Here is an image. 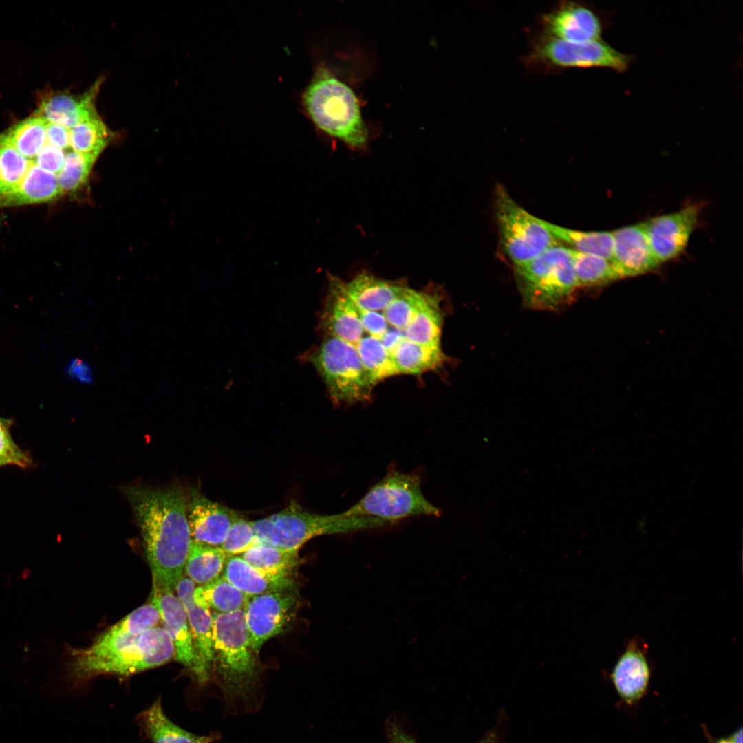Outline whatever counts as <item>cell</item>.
<instances>
[{"instance_id": "obj_1", "label": "cell", "mask_w": 743, "mask_h": 743, "mask_svg": "<svg viewBox=\"0 0 743 743\" xmlns=\"http://www.w3.org/2000/svg\"><path fill=\"white\" fill-rule=\"evenodd\" d=\"M141 530L153 590L174 592L182 577L191 537L187 499L179 486L123 488Z\"/></svg>"}, {"instance_id": "obj_2", "label": "cell", "mask_w": 743, "mask_h": 743, "mask_svg": "<svg viewBox=\"0 0 743 743\" xmlns=\"http://www.w3.org/2000/svg\"><path fill=\"white\" fill-rule=\"evenodd\" d=\"M303 106L314 124L355 149L365 148L369 130L353 89L320 66L304 91Z\"/></svg>"}, {"instance_id": "obj_3", "label": "cell", "mask_w": 743, "mask_h": 743, "mask_svg": "<svg viewBox=\"0 0 743 743\" xmlns=\"http://www.w3.org/2000/svg\"><path fill=\"white\" fill-rule=\"evenodd\" d=\"M174 656L168 632L155 627L100 654L88 655L80 649L73 650L69 676L76 682L101 674L125 678L164 665Z\"/></svg>"}, {"instance_id": "obj_4", "label": "cell", "mask_w": 743, "mask_h": 743, "mask_svg": "<svg viewBox=\"0 0 743 743\" xmlns=\"http://www.w3.org/2000/svg\"><path fill=\"white\" fill-rule=\"evenodd\" d=\"M252 522L260 543L292 550H299L308 541L322 535L387 526L379 519L349 515L345 511L334 515L312 513L295 501L277 513Z\"/></svg>"}, {"instance_id": "obj_5", "label": "cell", "mask_w": 743, "mask_h": 743, "mask_svg": "<svg viewBox=\"0 0 743 743\" xmlns=\"http://www.w3.org/2000/svg\"><path fill=\"white\" fill-rule=\"evenodd\" d=\"M213 668L226 698L240 697L252 689L257 662L244 610L212 612Z\"/></svg>"}, {"instance_id": "obj_6", "label": "cell", "mask_w": 743, "mask_h": 743, "mask_svg": "<svg viewBox=\"0 0 743 743\" xmlns=\"http://www.w3.org/2000/svg\"><path fill=\"white\" fill-rule=\"evenodd\" d=\"M514 272L523 303L533 310H557L570 302L579 288L571 250L557 244L514 266Z\"/></svg>"}, {"instance_id": "obj_7", "label": "cell", "mask_w": 743, "mask_h": 743, "mask_svg": "<svg viewBox=\"0 0 743 743\" xmlns=\"http://www.w3.org/2000/svg\"><path fill=\"white\" fill-rule=\"evenodd\" d=\"M633 57L623 54L602 39L570 43L537 33L530 39V48L521 58L530 72L553 74L572 68H608L618 72L627 69Z\"/></svg>"}, {"instance_id": "obj_8", "label": "cell", "mask_w": 743, "mask_h": 743, "mask_svg": "<svg viewBox=\"0 0 743 743\" xmlns=\"http://www.w3.org/2000/svg\"><path fill=\"white\" fill-rule=\"evenodd\" d=\"M345 512L349 515L377 519L387 525L412 516L440 517L441 514L440 510L424 496L418 474L401 473L394 469Z\"/></svg>"}, {"instance_id": "obj_9", "label": "cell", "mask_w": 743, "mask_h": 743, "mask_svg": "<svg viewBox=\"0 0 743 743\" xmlns=\"http://www.w3.org/2000/svg\"><path fill=\"white\" fill-rule=\"evenodd\" d=\"M310 360L324 380L334 403L354 404L369 400L375 385L354 345L328 336L311 354Z\"/></svg>"}, {"instance_id": "obj_10", "label": "cell", "mask_w": 743, "mask_h": 743, "mask_svg": "<svg viewBox=\"0 0 743 743\" xmlns=\"http://www.w3.org/2000/svg\"><path fill=\"white\" fill-rule=\"evenodd\" d=\"M495 216L501 243L513 266L525 263L557 244L543 219L521 207L501 185L496 188Z\"/></svg>"}, {"instance_id": "obj_11", "label": "cell", "mask_w": 743, "mask_h": 743, "mask_svg": "<svg viewBox=\"0 0 743 743\" xmlns=\"http://www.w3.org/2000/svg\"><path fill=\"white\" fill-rule=\"evenodd\" d=\"M607 23L605 15L594 6L561 1L539 15L535 33L570 43H585L602 39Z\"/></svg>"}, {"instance_id": "obj_12", "label": "cell", "mask_w": 743, "mask_h": 743, "mask_svg": "<svg viewBox=\"0 0 743 743\" xmlns=\"http://www.w3.org/2000/svg\"><path fill=\"white\" fill-rule=\"evenodd\" d=\"M297 605V592H272L248 598L244 612L255 653L267 640L286 629Z\"/></svg>"}, {"instance_id": "obj_13", "label": "cell", "mask_w": 743, "mask_h": 743, "mask_svg": "<svg viewBox=\"0 0 743 743\" xmlns=\"http://www.w3.org/2000/svg\"><path fill=\"white\" fill-rule=\"evenodd\" d=\"M175 591L184 607L193 638L197 660L195 680L203 685L209 680L213 669L212 612L197 591L195 583L189 577H182Z\"/></svg>"}, {"instance_id": "obj_14", "label": "cell", "mask_w": 743, "mask_h": 743, "mask_svg": "<svg viewBox=\"0 0 743 743\" xmlns=\"http://www.w3.org/2000/svg\"><path fill=\"white\" fill-rule=\"evenodd\" d=\"M698 205L643 223L652 252L660 264L679 255L685 248L699 215Z\"/></svg>"}, {"instance_id": "obj_15", "label": "cell", "mask_w": 743, "mask_h": 743, "mask_svg": "<svg viewBox=\"0 0 743 743\" xmlns=\"http://www.w3.org/2000/svg\"><path fill=\"white\" fill-rule=\"evenodd\" d=\"M610 678L622 703L633 707L643 699L651 679V667L643 639L634 638L627 644Z\"/></svg>"}, {"instance_id": "obj_16", "label": "cell", "mask_w": 743, "mask_h": 743, "mask_svg": "<svg viewBox=\"0 0 743 743\" xmlns=\"http://www.w3.org/2000/svg\"><path fill=\"white\" fill-rule=\"evenodd\" d=\"M189 500L187 518L191 541L221 547L239 514L208 499L195 488L190 489Z\"/></svg>"}, {"instance_id": "obj_17", "label": "cell", "mask_w": 743, "mask_h": 743, "mask_svg": "<svg viewBox=\"0 0 743 743\" xmlns=\"http://www.w3.org/2000/svg\"><path fill=\"white\" fill-rule=\"evenodd\" d=\"M151 603L158 609L164 629L175 649V660L194 676L197 674V660L184 607L173 592L152 590Z\"/></svg>"}, {"instance_id": "obj_18", "label": "cell", "mask_w": 743, "mask_h": 743, "mask_svg": "<svg viewBox=\"0 0 743 743\" xmlns=\"http://www.w3.org/2000/svg\"><path fill=\"white\" fill-rule=\"evenodd\" d=\"M329 286L321 325L328 336L355 346L364 331L359 308L347 295L343 281L331 277Z\"/></svg>"}, {"instance_id": "obj_19", "label": "cell", "mask_w": 743, "mask_h": 743, "mask_svg": "<svg viewBox=\"0 0 743 743\" xmlns=\"http://www.w3.org/2000/svg\"><path fill=\"white\" fill-rule=\"evenodd\" d=\"M612 236L613 264L621 278L646 273L659 265L650 248L643 223L616 230Z\"/></svg>"}, {"instance_id": "obj_20", "label": "cell", "mask_w": 743, "mask_h": 743, "mask_svg": "<svg viewBox=\"0 0 743 743\" xmlns=\"http://www.w3.org/2000/svg\"><path fill=\"white\" fill-rule=\"evenodd\" d=\"M101 83L98 79L78 96L62 92L47 94L39 103L36 116L69 129L83 120L96 117L98 114L94 100Z\"/></svg>"}, {"instance_id": "obj_21", "label": "cell", "mask_w": 743, "mask_h": 743, "mask_svg": "<svg viewBox=\"0 0 743 743\" xmlns=\"http://www.w3.org/2000/svg\"><path fill=\"white\" fill-rule=\"evenodd\" d=\"M222 575L247 596L278 592H297L292 576L271 574L248 564L239 555L227 556Z\"/></svg>"}, {"instance_id": "obj_22", "label": "cell", "mask_w": 743, "mask_h": 743, "mask_svg": "<svg viewBox=\"0 0 743 743\" xmlns=\"http://www.w3.org/2000/svg\"><path fill=\"white\" fill-rule=\"evenodd\" d=\"M136 720L142 737L152 743H213L220 738L217 732L199 735L178 726L164 713L160 698L140 712Z\"/></svg>"}, {"instance_id": "obj_23", "label": "cell", "mask_w": 743, "mask_h": 743, "mask_svg": "<svg viewBox=\"0 0 743 743\" xmlns=\"http://www.w3.org/2000/svg\"><path fill=\"white\" fill-rule=\"evenodd\" d=\"M407 285L401 281L381 279L369 273L357 274L344 282L345 291L360 310H384L404 290Z\"/></svg>"}, {"instance_id": "obj_24", "label": "cell", "mask_w": 743, "mask_h": 743, "mask_svg": "<svg viewBox=\"0 0 743 743\" xmlns=\"http://www.w3.org/2000/svg\"><path fill=\"white\" fill-rule=\"evenodd\" d=\"M160 620V613L153 604L144 605L106 630L90 647L84 649L91 654L104 652L123 641L155 627Z\"/></svg>"}, {"instance_id": "obj_25", "label": "cell", "mask_w": 743, "mask_h": 743, "mask_svg": "<svg viewBox=\"0 0 743 743\" xmlns=\"http://www.w3.org/2000/svg\"><path fill=\"white\" fill-rule=\"evenodd\" d=\"M63 193L56 175L32 164L19 187L0 201V207L46 202Z\"/></svg>"}, {"instance_id": "obj_26", "label": "cell", "mask_w": 743, "mask_h": 743, "mask_svg": "<svg viewBox=\"0 0 743 743\" xmlns=\"http://www.w3.org/2000/svg\"><path fill=\"white\" fill-rule=\"evenodd\" d=\"M399 374H418L440 367L447 360L440 347L426 345L407 340L392 355Z\"/></svg>"}, {"instance_id": "obj_27", "label": "cell", "mask_w": 743, "mask_h": 743, "mask_svg": "<svg viewBox=\"0 0 743 743\" xmlns=\"http://www.w3.org/2000/svg\"><path fill=\"white\" fill-rule=\"evenodd\" d=\"M547 229L557 240L571 246L581 253L598 256L613 263L612 232L580 231L559 226L543 220Z\"/></svg>"}, {"instance_id": "obj_28", "label": "cell", "mask_w": 743, "mask_h": 743, "mask_svg": "<svg viewBox=\"0 0 743 743\" xmlns=\"http://www.w3.org/2000/svg\"><path fill=\"white\" fill-rule=\"evenodd\" d=\"M226 557L221 547L191 541L184 570L195 584L203 585L221 575Z\"/></svg>"}, {"instance_id": "obj_29", "label": "cell", "mask_w": 743, "mask_h": 743, "mask_svg": "<svg viewBox=\"0 0 743 743\" xmlns=\"http://www.w3.org/2000/svg\"><path fill=\"white\" fill-rule=\"evenodd\" d=\"M253 568L265 573L292 576L301 559L298 550L258 543L239 555Z\"/></svg>"}, {"instance_id": "obj_30", "label": "cell", "mask_w": 743, "mask_h": 743, "mask_svg": "<svg viewBox=\"0 0 743 743\" xmlns=\"http://www.w3.org/2000/svg\"><path fill=\"white\" fill-rule=\"evenodd\" d=\"M442 315L435 295L428 297L411 322L403 331L411 341L431 346L440 347Z\"/></svg>"}, {"instance_id": "obj_31", "label": "cell", "mask_w": 743, "mask_h": 743, "mask_svg": "<svg viewBox=\"0 0 743 743\" xmlns=\"http://www.w3.org/2000/svg\"><path fill=\"white\" fill-rule=\"evenodd\" d=\"M47 121L34 116L10 127L3 135L24 157L31 162L46 142Z\"/></svg>"}, {"instance_id": "obj_32", "label": "cell", "mask_w": 743, "mask_h": 743, "mask_svg": "<svg viewBox=\"0 0 743 743\" xmlns=\"http://www.w3.org/2000/svg\"><path fill=\"white\" fill-rule=\"evenodd\" d=\"M32 164L0 135V201L19 187Z\"/></svg>"}, {"instance_id": "obj_33", "label": "cell", "mask_w": 743, "mask_h": 743, "mask_svg": "<svg viewBox=\"0 0 743 743\" xmlns=\"http://www.w3.org/2000/svg\"><path fill=\"white\" fill-rule=\"evenodd\" d=\"M111 139V132L100 116L83 120L69 129L72 151L100 154Z\"/></svg>"}, {"instance_id": "obj_34", "label": "cell", "mask_w": 743, "mask_h": 743, "mask_svg": "<svg viewBox=\"0 0 743 743\" xmlns=\"http://www.w3.org/2000/svg\"><path fill=\"white\" fill-rule=\"evenodd\" d=\"M196 588L209 608L217 613L244 610L248 598L222 574Z\"/></svg>"}, {"instance_id": "obj_35", "label": "cell", "mask_w": 743, "mask_h": 743, "mask_svg": "<svg viewBox=\"0 0 743 743\" xmlns=\"http://www.w3.org/2000/svg\"><path fill=\"white\" fill-rule=\"evenodd\" d=\"M570 250L579 287L603 285L621 278L614 264L608 260Z\"/></svg>"}, {"instance_id": "obj_36", "label": "cell", "mask_w": 743, "mask_h": 743, "mask_svg": "<svg viewBox=\"0 0 743 743\" xmlns=\"http://www.w3.org/2000/svg\"><path fill=\"white\" fill-rule=\"evenodd\" d=\"M355 347L374 385L399 374L391 355L379 339L371 336L362 337Z\"/></svg>"}, {"instance_id": "obj_37", "label": "cell", "mask_w": 743, "mask_h": 743, "mask_svg": "<svg viewBox=\"0 0 743 743\" xmlns=\"http://www.w3.org/2000/svg\"><path fill=\"white\" fill-rule=\"evenodd\" d=\"M429 294L416 291L406 286L402 292L384 310L387 322L394 328L404 331L426 301Z\"/></svg>"}, {"instance_id": "obj_38", "label": "cell", "mask_w": 743, "mask_h": 743, "mask_svg": "<svg viewBox=\"0 0 743 743\" xmlns=\"http://www.w3.org/2000/svg\"><path fill=\"white\" fill-rule=\"evenodd\" d=\"M99 155L98 153H83L74 151L68 152L65 155L64 166L57 175L62 191L72 192L82 186L87 182Z\"/></svg>"}, {"instance_id": "obj_39", "label": "cell", "mask_w": 743, "mask_h": 743, "mask_svg": "<svg viewBox=\"0 0 743 743\" xmlns=\"http://www.w3.org/2000/svg\"><path fill=\"white\" fill-rule=\"evenodd\" d=\"M258 543L252 522L239 515L230 526L221 548L227 556L240 555Z\"/></svg>"}, {"instance_id": "obj_40", "label": "cell", "mask_w": 743, "mask_h": 743, "mask_svg": "<svg viewBox=\"0 0 743 743\" xmlns=\"http://www.w3.org/2000/svg\"><path fill=\"white\" fill-rule=\"evenodd\" d=\"M10 425L6 420L0 418V466L14 464L25 468L30 464V457L12 440Z\"/></svg>"}, {"instance_id": "obj_41", "label": "cell", "mask_w": 743, "mask_h": 743, "mask_svg": "<svg viewBox=\"0 0 743 743\" xmlns=\"http://www.w3.org/2000/svg\"><path fill=\"white\" fill-rule=\"evenodd\" d=\"M65 155L63 150L46 143L32 162L58 175L64 166Z\"/></svg>"}, {"instance_id": "obj_42", "label": "cell", "mask_w": 743, "mask_h": 743, "mask_svg": "<svg viewBox=\"0 0 743 743\" xmlns=\"http://www.w3.org/2000/svg\"><path fill=\"white\" fill-rule=\"evenodd\" d=\"M359 312L363 330L369 336L380 340L387 330V322L383 314L377 311L360 309Z\"/></svg>"}, {"instance_id": "obj_43", "label": "cell", "mask_w": 743, "mask_h": 743, "mask_svg": "<svg viewBox=\"0 0 743 743\" xmlns=\"http://www.w3.org/2000/svg\"><path fill=\"white\" fill-rule=\"evenodd\" d=\"M65 374L71 380L83 384L94 382L93 372L90 365L80 358H73L65 368Z\"/></svg>"}, {"instance_id": "obj_44", "label": "cell", "mask_w": 743, "mask_h": 743, "mask_svg": "<svg viewBox=\"0 0 743 743\" xmlns=\"http://www.w3.org/2000/svg\"><path fill=\"white\" fill-rule=\"evenodd\" d=\"M46 142L62 150L69 149V129L47 121Z\"/></svg>"}, {"instance_id": "obj_45", "label": "cell", "mask_w": 743, "mask_h": 743, "mask_svg": "<svg viewBox=\"0 0 743 743\" xmlns=\"http://www.w3.org/2000/svg\"><path fill=\"white\" fill-rule=\"evenodd\" d=\"M405 338V336L404 332L395 328L391 330H387L380 341L392 356L399 345Z\"/></svg>"}, {"instance_id": "obj_46", "label": "cell", "mask_w": 743, "mask_h": 743, "mask_svg": "<svg viewBox=\"0 0 743 743\" xmlns=\"http://www.w3.org/2000/svg\"><path fill=\"white\" fill-rule=\"evenodd\" d=\"M388 734L389 743H416L412 737L401 731L397 726H390Z\"/></svg>"}, {"instance_id": "obj_47", "label": "cell", "mask_w": 743, "mask_h": 743, "mask_svg": "<svg viewBox=\"0 0 743 743\" xmlns=\"http://www.w3.org/2000/svg\"><path fill=\"white\" fill-rule=\"evenodd\" d=\"M704 732L708 740L707 743H733L729 735L724 737H715L708 733L707 729Z\"/></svg>"}, {"instance_id": "obj_48", "label": "cell", "mask_w": 743, "mask_h": 743, "mask_svg": "<svg viewBox=\"0 0 743 743\" xmlns=\"http://www.w3.org/2000/svg\"><path fill=\"white\" fill-rule=\"evenodd\" d=\"M729 736L733 743H742V728L733 731Z\"/></svg>"}, {"instance_id": "obj_49", "label": "cell", "mask_w": 743, "mask_h": 743, "mask_svg": "<svg viewBox=\"0 0 743 743\" xmlns=\"http://www.w3.org/2000/svg\"><path fill=\"white\" fill-rule=\"evenodd\" d=\"M477 743H498V741L495 734L493 733H491L487 734L484 737H483Z\"/></svg>"}]
</instances>
